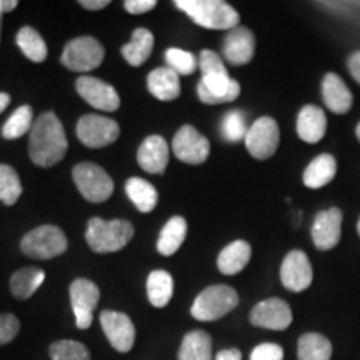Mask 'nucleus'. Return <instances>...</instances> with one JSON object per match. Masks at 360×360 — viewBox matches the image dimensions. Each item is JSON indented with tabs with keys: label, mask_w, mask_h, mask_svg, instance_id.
<instances>
[{
	"label": "nucleus",
	"mask_w": 360,
	"mask_h": 360,
	"mask_svg": "<svg viewBox=\"0 0 360 360\" xmlns=\"http://www.w3.org/2000/svg\"><path fill=\"white\" fill-rule=\"evenodd\" d=\"M69 142L58 117L45 112L34 122L29 137V157L37 167H53L65 157Z\"/></svg>",
	"instance_id": "nucleus-1"
},
{
	"label": "nucleus",
	"mask_w": 360,
	"mask_h": 360,
	"mask_svg": "<svg viewBox=\"0 0 360 360\" xmlns=\"http://www.w3.org/2000/svg\"><path fill=\"white\" fill-rule=\"evenodd\" d=\"M202 80L197 87L199 98L209 105L227 103L240 96V84L229 77L222 58L214 51H202L199 56Z\"/></svg>",
	"instance_id": "nucleus-2"
},
{
	"label": "nucleus",
	"mask_w": 360,
	"mask_h": 360,
	"mask_svg": "<svg viewBox=\"0 0 360 360\" xmlns=\"http://www.w3.org/2000/svg\"><path fill=\"white\" fill-rule=\"evenodd\" d=\"M174 6L204 29L232 30L240 20L236 8L222 0H175Z\"/></svg>",
	"instance_id": "nucleus-3"
},
{
	"label": "nucleus",
	"mask_w": 360,
	"mask_h": 360,
	"mask_svg": "<svg viewBox=\"0 0 360 360\" xmlns=\"http://www.w3.org/2000/svg\"><path fill=\"white\" fill-rule=\"evenodd\" d=\"M134 225L129 220H102L94 217L89 220L85 240L90 249L97 254H109V252L122 250L132 240Z\"/></svg>",
	"instance_id": "nucleus-4"
},
{
	"label": "nucleus",
	"mask_w": 360,
	"mask_h": 360,
	"mask_svg": "<svg viewBox=\"0 0 360 360\" xmlns=\"http://www.w3.org/2000/svg\"><path fill=\"white\" fill-rule=\"evenodd\" d=\"M238 305V294L231 285H210L193 300L191 314L195 321L214 322L232 312Z\"/></svg>",
	"instance_id": "nucleus-5"
},
{
	"label": "nucleus",
	"mask_w": 360,
	"mask_h": 360,
	"mask_svg": "<svg viewBox=\"0 0 360 360\" xmlns=\"http://www.w3.org/2000/svg\"><path fill=\"white\" fill-rule=\"evenodd\" d=\"M69 247L65 233L56 225H40L22 238L20 249L29 257L49 260L62 255Z\"/></svg>",
	"instance_id": "nucleus-6"
},
{
	"label": "nucleus",
	"mask_w": 360,
	"mask_h": 360,
	"mask_svg": "<svg viewBox=\"0 0 360 360\" xmlns=\"http://www.w3.org/2000/svg\"><path fill=\"white\" fill-rule=\"evenodd\" d=\"M72 177L84 199L94 204L105 202L114 192V180L110 179V175L101 165L92 164V162H82L75 165L72 170Z\"/></svg>",
	"instance_id": "nucleus-7"
},
{
	"label": "nucleus",
	"mask_w": 360,
	"mask_h": 360,
	"mask_svg": "<svg viewBox=\"0 0 360 360\" xmlns=\"http://www.w3.org/2000/svg\"><path fill=\"white\" fill-rule=\"evenodd\" d=\"M105 51L102 44L94 37H77L70 40L62 52V65L74 72L96 70L103 62Z\"/></svg>",
	"instance_id": "nucleus-8"
},
{
	"label": "nucleus",
	"mask_w": 360,
	"mask_h": 360,
	"mask_svg": "<svg viewBox=\"0 0 360 360\" xmlns=\"http://www.w3.org/2000/svg\"><path fill=\"white\" fill-rule=\"evenodd\" d=\"M281 143V130L272 117H260L249 127L245 147L252 157L259 160L270 159Z\"/></svg>",
	"instance_id": "nucleus-9"
},
{
	"label": "nucleus",
	"mask_w": 360,
	"mask_h": 360,
	"mask_svg": "<svg viewBox=\"0 0 360 360\" xmlns=\"http://www.w3.org/2000/svg\"><path fill=\"white\" fill-rule=\"evenodd\" d=\"M120 135V127L109 117L89 114L77 122V137L85 147L102 148L114 143Z\"/></svg>",
	"instance_id": "nucleus-10"
},
{
	"label": "nucleus",
	"mask_w": 360,
	"mask_h": 360,
	"mask_svg": "<svg viewBox=\"0 0 360 360\" xmlns=\"http://www.w3.org/2000/svg\"><path fill=\"white\" fill-rule=\"evenodd\" d=\"M172 150L180 162L188 165H200L209 159L210 143L192 125L179 129L172 141Z\"/></svg>",
	"instance_id": "nucleus-11"
},
{
	"label": "nucleus",
	"mask_w": 360,
	"mask_h": 360,
	"mask_svg": "<svg viewBox=\"0 0 360 360\" xmlns=\"http://www.w3.org/2000/svg\"><path fill=\"white\" fill-rule=\"evenodd\" d=\"M101 290L89 278H75L70 283V304L79 328H89L94 321V310L97 309Z\"/></svg>",
	"instance_id": "nucleus-12"
},
{
	"label": "nucleus",
	"mask_w": 360,
	"mask_h": 360,
	"mask_svg": "<svg viewBox=\"0 0 360 360\" xmlns=\"http://www.w3.org/2000/svg\"><path fill=\"white\" fill-rule=\"evenodd\" d=\"M75 89H77L79 96L89 105H92L94 109L102 112H114L120 107V97L115 87H112L110 84L103 82L101 79L82 75L75 82Z\"/></svg>",
	"instance_id": "nucleus-13"
},
{
	"label": "nucleus",
	"mask_w": 360,
	"mask_h": 360,
	"mask_svg": "<svg viewBox=\"0 0 360 360\" xmlns=\"http://www.w3.org/2000/svg\"><path fill=\"white\" fill-rule=\"evenodd\" d=\"M101 326L103 334L117 352L127 354L135 342V327L129 315L115 310H103L101 314Z\"/></svg>",
	"instance_id": "nucleus-14"
},
{
	"label": "nucleus",
	"mask_w": 360,
	"mask_h": 360,
	"mask_svg": "<svg viewBox=\"0 0 360 360\" xmlns=\"http://www.w3.org/2000/svg\"><path fill=\"white\" fill-rule=\"evenodd\" d=\"M282 285L290 292L307 290L314 281V270L307 254L302 250H292L285 255L281 265Z\"/></svg>",
	"instance_id": "nucleus-15"
},
{
	"label": "nucleus",
	"mask_w": 360,
	"mask_h": 360,
	"mask_svg": "<svg viewBox=\"0 0 360 360\" xmlns=\"http://www.w3.org/2000/svg\"><path fill=\"white\" fill-rule=\"evenodd\" d=\"M294 321L292 309L289 304L282 299H267L262 300L252 309L250 323L260 328H269V330H285Z\"/></svg>",
	"instance_id": "nucleus-16"
},
{
	"label": "nucleus",
	"mask_w": 360,
	"mask_h": 360,
	"mask_svg": "<svg viewBox=\"0 0 360 360\" xmlns=\"http://www.w3.org/2000/svg\"><path fill=\"white\" fill-rule=\"evenodd\" d=\"M342 237V210L337 207L322 210L315 215L312 225V240L319 250L337 247Z\"/></svg>",
	"instance_id": "nucleus-17"
},
{
	"label": "nucleus",
	"mask_w": 360,
	"mask_h": 360,
	"mask_svg": "<svg viewBox=\"0 0 360 360\" xmlns=\"http://www.w3.org/2000/svg\"><path fill=\"white\" fill-rule=\"evenodd\" d=\"M255 35L247 27L238 25L229 30L224 40V57L232 65H245L254 58Z\"/></svg>",
	"instance_id": "nucleus-18"
},
{
	"label": "nucleus",
	"mask_w": 360,
	"mask_h": 360,
	"mask_svg": "<svg viewBox=\"0 0 360 360\" xmlns=\"http://www.w3.org/2000/svg\"><path fill=\"white\" fill-rule=\"evenodd\" d=\"M139 165L148 174H164L169 165V146L160 135H150L137 152Z\"/></svg>",
	"instance_id": "nucleus-19"
},
{
	"label": "nucleus",
	"mask_w": 360,
	"mask_h": 360,
	"mask_svg": "<svg viewBox=\"0 0 360 360\" xmlns=\"http://www.w3.org/2000/svg\"><path fill=\"white\" fill-rule=\"evenodd\" d=\"M322 98L326 102L327 109L337 115H344L352 109L354 96L350 89L345 85L339 75L334 72H328L322 80Z\"/></svg>",
	"instance_id": "nucleus-20"
},
{
	"label": "nucleus",
	"mask_w": 360,
	"mask_h": 360,
	"mask_svg": "<svg viewBox=\"0 0 360 360\" xmlns=\"http://www.w3.org/2000/svg\"><path fill=\"white\" fill-rule=\"evenodd\" d=\"M327 132V117L317 105H305L297 117V134L307 143H317Z\"/></svg>",
	"instance_id": "nucleus-21"
},
{
	"label": "nucleus",
	"mask_w": 360,
	"mask_h": 360,
	"mask_svg": "<svg viewBox=\"0 0 360 360\" xmlns=\"http://www.w3.org/2000/svg\"><path fill=\"white\" fill-rule=\"evenodd\" d=\"M147 89L152 96L162 102L175 101L180 96L179 75L169 67L152 70L147 77Z\"/></svg>",
	"instance_id": "nucleus-22"
},
{
	"label": "nucleus",
	"mask_w": 360,
	"mask_h": 360,
	"mask_svg": "<svg viewBox=\"0 0 360 360\" xmlns=\"http://www.w3.org/2000/svg\"><path fill=\"white\" fill-rule=\"evenodd\" d=\"M252 257V247L245 240H236L229 244L219 254L217 267L224 276H236L242 272Z\"/></svg>",
	"instance_id": "nucleus-23"
},
{
	"label": "nucleus",
	"mask_w": 360,
	"mask_h": 360,
	"mask_svg": "<svg viewBox=\"0 0 360 360\" xmlns=\"http://www.w3.org/2000/svg\"><path fill=\"white\" fill-rule=\"evenodd\" d=\"M337 162L334 155L321 154L310 162L304 172V186L309 188H321L330 184L335 177Z\"/></svg>",
	"instance_id": "nucleus-24"
},
{
	"label": "nucleus",
	"mask_w": 360,
	"mask_h": 360,
	"mask_svg": "<svg viewBox=\"0 0 360 360\" xmlns=\"http://www.w3.org/2000/svg\"><path fill=\"white\" fill-rule=\"evenodd\" d=\"M154 49V35L147 29H135L132 40L122 47V56L129 65L141 67L146 64Z\"/></svg>",
	"instance_id": "nucleus-25"
},
{
	"label": "nucleus",
	"mask_w": 360,
	"mask_h": 360,
	"mask_svg": "<svg viewBox=\"0 0 360 360\" xmlns=\"http://www.w3.org/2000/svg\"><path fill=\"white\" fill-rule=\"evenodd\" d=\"M179 360H212V339L204 330H192L184 337Z\"/></svg>",
	"instance_id": "nucleus-26"
},
{
	"label": "nucleus",
	"mask_w": 360,
	"mask_h": 360,
	"mask_svg": "<svg viewBox=\"0 0 360 360\" xmlns=\"http://www.w3.org/2000/svg\"><path fill=\"white\" fill-rule=\"evenodd\" d=\"M45 281V272L37 267H25L17 270L11 278V292L15 299H30Z\"/></svg>",
	"instance_id": "nucleus-27"
},
{
	"label": "nucleus",
	"mask_w": 360,
	"mask_h": 360,
	"mask_svg": "<svg viewBox=\"0 0 360 360\" xmlns=\"http://www.w3.org/2000/svg\"><path fill=\"white\" fill-rule=\"evenodd\" d=\"M187 236V222L184 217H179L175 215L169 220L167 224L162 229L159 240H157V250L160 252L162 255L169 257V255H174L175 252L179 250V247L184 244Z\"/></svg>",
	"instance_id": "nucleus-28"
},
{
	"label": "nucleus",
	"mask_w": 360,
	"mask_h": 360,
	"mask_svg": "<svg viewBox=\"0 0 360 360\" xmlns=\"http://www.w3.org/2000/svg\"><path fill=\"white\" fill-rule=\"evenodd\" d=\"M125 192H127L132 204L143 214L152 212L155 209L157 202H159V192H157V188L143 179H129L127 184H125Z\"/></svg>",
	"instance_id": "nucleus-29"
},
{
	"label": "nucleus",
	"mask_w": 360,
	"mask_h": 360,
	"mask_svg": "<svg viewBox=\"0 0 360 360\" xmlns=\"http://www.w3.org/2000/svg\"><path fill=\"white\" fill-rule=\"evenodd\" d=\"M332 350V342L326 335L309 332L299 339L297 357L299 360H330Z\"/></svg>",
	"instance_id": "nucleus-30"
},
{
	"label": "nucleus",
	"mask_w": 360,
	"mask_h": 360,
	"mask_svg": "<svg viewBox=\"0 0 360 360\" xmlns=\"http://www.w3.org/2000/svg\"><path fill=\"white\" fill-rule=\"evenodd\" d=\"M174 294V278L165 270H154L147 278V295L154 307H165Z\"/></svg>",
	"instance_id": "nucleus-31"
},
{
	"label": "nucleus",
	"mask_w": 360,
	"mask_h": 360,
	"mask_svg": "<svg viewBox=\"0 0 360 360\" xmlns=\"http://www.w3.org/2000/svg\"><path fill=\"white\" fill-rule=\"evenodd\" d=\"M17 45L30 62L40 64L47 58V44L32 27H22L17 34Z\"/></svg>",
	"instance_id": "nucleus-32"
},
{
	"label": "nucleus",
	"mask_w": 360,
	"mask_h": 360,
	"mask_svg": "<svg viewBox=\"0 0 360 360\" xmlns=\"http://www.w3.org/2000/svg\"><path fill=\"white\" fill-rule=\"evenodd\" d=\"M34 127V112L30 105H22L13 114L8 117V120L4 125L2 135L7 141H15L22 135L30 132Z\"/></svg>",
	"instance_id": "nucleus-33"
},
{
	"label": "nucleus",
	"mask_w": 360,
	"mask_h": 360,
	"mask_svg": "<svg viewBox=\"0 0 360 360\" xmlns=\"http://www.w3.org/2000/svg\"><path fill=\"white\" fill-rule=\"evenodd\" d=\"M22 195V184L19 174L11 165L0 164V202L13 205Z\"/></svg>",
	"instance_id": "nucleus-34"
},
{
	"label": "nucleus",
	"mask_w": 360,
	"mask_h": 360,
	"mask_svg": "<svg viewBox=\"0 0 360 360\" xmlns=\"http://www.w3.org/2000/svg\"><path fill=\"white\" fill-rule=\"evenodd\" d=\"M52 360H90V352L82 342L57 340L49 349Z\"/></svg>",
	"instance_id": "nucleus-35"
},
{
	"label": "nucleus",
	"mask_w": 360,
	"mask_h": 360,
	"mask_svg": "<svg viewBox=\"0 0 360 360\" xmlns=\"http://www.w3.org/2000/svg\"><path fill=\"white\" fill-rule=\"evenodd\" d=\"M167 67L177 75H191L197 69V60L193 53L182 51V49H169L165 52Z\"/></svg>",
	"instance_id": "nucleus-36"
},
{
	"label": "nucleus",
	"mask_w": 360,
	"mask_h": 360,
	"mask_svg": "<svg viewBox=\"0 0 360 360\" xmlns=\"http://www.w3.org/2000/svg\"><path fill=\"white\" fill-rule=\"evenodd\" d=\"M247 132H249V129H247L245 117L242 115L240 112H237V110L229 112V114L224 117L222 134L229 142H238V141H242V139L245 141Z\"/></svg>",
	"instance_id": "nucleus-37"
},
{
	"label": "nucleus",
	"mask_w": 360,
	"mask_h": 360,
	"mask_svg": "<svg viewBox=\"0 0 360 360\" xmlns=\"http://www.w3.org/2000/svg\"><path fill=\"white\" fill-rule=\"evenodd\" d=\"M20 330L19 319L13 314H0V345H6L15 339Z\"/></svg>",
	"instance_id": "nucleus-38"
},
{
	"label": "nucleus",
	"mask_w": 360,
	"mask_h": 360,
	"mask_svg": "<svg viewBox=\"0 0 360 360\" xmlns=\"http://www.w3.org/2000/svg\"><path fill=\"white\" fill-rule=\"evenodd\" d=\"M250 360H283V349L277 344H260L252 350Z\"/></svg>",
	"instance_id": "nucleus-39"
},
{
	"label": "nucleus",
	"mask_w": 360,
	"mask_h": 360,
	"mask_svg": "<svg viewBox=\"0 0 360 360\" xmlns=\"http://www.w3.org/2000/svg\"><path fill=\"white\" fill-rule=\"evenodd\" d=\"M155 6V0H127V2H124L125 11L129 13H134V15H141V13L150 12Z\"/></svg>",
	"instance_id": "nucleus-40"
},
{
	"label": "nucleus",
	"mask_w": 360,
	"mask_h": 360,
	"mask_svg": "<svg viewBox=\"0 0 360 360\" xmlns=\"http://www.w3.org/2000/svg\"><path fill=\"white\" fill-rule=\"evenodd\" d=\"M347 67H349L350 75H352L355 82L360 84V51L359 52H354L352 56L349 57Z\"/></svg>",
	"instance_id": "nucleus-41"
},
{
	"label": "nucleus",
	"mask_w": 360,
	"mask_h": 360,
	"mask_svg": "<svg viewBox=\"0 0 360 360\" xmlns=\"http://www.w3.org/2000/svg\"><path fill=\"white\" fill-rule=\"evenodd\" d=\"M79 4L87 11H102L110 6V0H80Z\"/></svg>",
	"instance_id": "nucleus-42"
},
{
	"label": "nucleus",
	"mask_w": 360,
	"mask_h": 360,
	"mask_svg": "<svg viewBox=\"0 0 360 360\" xmlns=\"http://www.w3.org/2000/svg\"><path fill=\"white\" fill-rule=\"evenodd\" d=\"M215 360H242V352L238 349L220 350Z\"/></svg>",
	"instance_id": "nucleus-43"
},
{
	"label": "nucleus",
	"mask_w": 360,
	"mask_h": 360,
	"mask_svg": "<svg viewBox=\"0 0 360 360\" xmlns=\"http://www.w3.org/2000/svg\"><path fill=\"white\" fill-rule=\"evenodd\" d=\"M17 6H19V2H17V0H0V8H2L4 13L15 11Z\"/></svg>",
	"instance_id": "nucleus-44"
},
{
	"label": "nucleus",
	"mask_w": 360,
	"mask_h": 360,
	"mask_svg": "<svg viewBox=\"0 0 360 360\" xmlns=\"http://www.w3.org/2000/svg\"><path fill=\"white\" fill-rule=\"evenodd\" d=\"M8 103H11V96L6 92H0V114L7 109Z\"/></svg>",
	"instance_id": "nucleus-45"
},
{
	"label": "nucleus",
	"mask_w": 360,
	"mask_h": 360,
	"mask_svg": "<svg viewBox=\"0 0 360 360\" xmlns=\"http://www.w3.org/2000/svg\"><path fill=\"white\" fill-rule=\"evenodd\" d=\"M355 135H357V139L360 141V122L357 124V127H355Z\"/></svg>",
	"instance_id": "nucleus-46"
},
{
	"label": "nucleus",
	"mask_w": 360,
	"mask_h": 360,
	"mask_svg": "<svg viewBox=\"0 0 360 360\" xmlns=\"http://www.w3.org/2000/svg\"><path fill=\"white\" fill-rule=\"evenodd\" d=\"M2 15H4V12H2V8H0V30H2Z\"/></svg>",
	"instance_id": "nucleus-47"
},
{
	"label": "nucleus",
	"mask_w": 360,
	"mask_h": 360,
	"mask_svg": "<svg viewBox=\"0 0 360 360\" xmlns=\"http://www.w3.org/2000/svg\"><path fill=\"white\" fill-rule=\"evenodd\" d=\"M357 231H359V236H360V219H359V224H357Z\"/></svg>",
	"instance_id": "nucleus-48"
}]
</instances>
